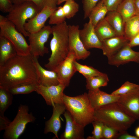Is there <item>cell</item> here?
Returning <instances> with one entry per match:
<instances>
[{
  "label": "cell",
  "mask_w": 139,
  "mask_h": 139,
  "mask_svg": "<svg viewBox=\"0 0 139 139\" xmlns=\"http://www.w3.org/2000/svg\"><path fill=\"white\" fill-rule=\"evenodd\" d=\"M25 83H38L32 56L18 55L0 66V86L8 88Z\"/></svg>",
  "instance_id": "cell-1"
},
{
  "label": "cell",
  "mask_w": 139,
  "mask_h": 139,
  "mask_svg": "<svg viewBox=\"0 0 139 139\" xmlns=\"http://www.w3.org/2000/svg\"><path fill=\"white\" fill-rule=\"evenodd\" d=\"M53 37L50 42L51 54L45 66L54 71L67 57L69 52L68 25L65 21L52 27Z\"/></svg>",
  "instance_id": "cell-2"
},
{
  "label": "cell",
  "mask_w": 139,
  "mask_h": 139,
  "mask_svg": "<svg viewBox=\"0 0 139 139\" xmlns=\"http://www.w3.org/2000/svg\"><path fill=\"white\" fill-rule=\"evenodd\" d=\"M136 120L123 111L116 102L95 110L94 121L101 122L119 132L126 131Z\"/></svg>",
  "instance_id": "cell-3"
},
{
  "label": "cell",
  "mask_w": 139,
  "mask_h": 139,
  "mask_svg": "<svg viewBox=\"0 0 139 139\" xmlns=\"http://www.w3.org/2000/svg\"><path fill=\"white\" fill-rule=\"evenodd\" d=\"M63 103L66 110L70 113L74 121L85 127L94 121L95 109L88 98L87 93L75 97L64 94Z\"/></svg>",
  "instance_id": "cell-4"
},
{
  "label": "cell",
  "mask_w": 139,
  "mask_h": 139,
  "mask_svg": "<svg viewBox=\"0 0 139 139\" xmlns=\"http://www.w3.org/2000/svg\"><path fill=\"white\" fill-rule=\"evenodd\" d=\"M40 10L33 2L26 1L13 4V7L6 16L15 25L16 29L26 37L29 33L24 28L27 20L35 16Z\"/></svg>",
  "instance_id": "cell-5"
},
{
  "label": "cell",
  "mask_w": 139,
  "mask_h": 139,
  "mask_svg": "<svg viewBox=\"0 0 139 139\" xmlns=\"http://www.w3.org/2000/svg\"><path fill=\"white\" fill-rule=\"evenodd\" d=\"M0 36L7 39L16 50L17 55L27 56L31 54L30 48L23 34L14 25L5 17L0 15Z\"/></svg>",
  "instance_id": "cell-6"
},
{
  "label": "cell",
  "mask_w": 139,
  "mask_h": 139,
  "mask_svg": "<svg viewBox=\"0 0 139 139\" xmlns=\"http://www.w3.org/2000/svg\"><path fill=\"white\" fill-rule=\"evenodd\" d=\"M35 117L29 112L28 106L21 105L19 107L16 115L5 130L3 137L6 139H17L24 132L27 125L34 122Z\"/></svg>",
  "instance_id": "cell-7"
},
{
  "label": "cell",
  "mask_w": 139,
  "mask_h": 139,
  "mask_svg": "<svg viewBox=\"0 0 139 139\" xmlns=\"http://www.w3.org/2000/svg\"><path fill=\"white\" fill-rule=\"evenodd\" d=\"M52 32V27L47 25L37 32L29 33L28 36L30 54L32 56H43L48 53V49L45 45Z\"/></svg>",
  "instance_id": "cell-8"
},
{
  "label": "cell",
  "mask_w": 139,
  "mask_h": 139,
  "mask_svg": "<svg viewBox=\"0 0 139 139\" xmlns=\"http://www.w3.org/2000/svg\"><path fill=\"white\" fill-rule=\"evenodd\" d=\"M66 87L59 83L58 85L45 86L38 84L36 92L41 95L48 105L63 104V92Z\"/></svg>",
  "instance_id": "cell-9"
},
{
  "label": "cell",
  "mask_w": 139,
  "mask_h": 139,
  "mask_svg": "<svg viewBox=\"0 0 139 139\" xmlns=\"http://www.w3.org/2000/svg\"><path fill=\"white\" fill-rule=\"evenodd\" d=\"M76 60L74 51L69 49L67 57L54 71L57 74L60 83L64 84L66 87L69 86L71 78L77 71L73 63Z\"/></svg>",
  "instance_id": "cell-10"
},
{
  "label": "cell",
  "mask_w": 139,
  "mask_h": 139,
  "mask_svg": "<svg viewBox=\"0 0 139 139\" xmlns=\"http://www.w3.org/2000/svg\"><path fill=\"white\" fill-rule=\"evenodd\" d=\"M116 103L127 115L136 120H139V89L120 96Z\"/></svg>",
  "instance_id": "cell-11"
},
{
  "label": "cell",
  "mask_w": 139,
  "mask_h": 139,
  "mask_svg": "<svg viewBox=\"0 0 139 139\" xmlns=\"http://www.w3.org/2000/svg\"><path fill=\"white\" fill-rule=\"evenodd\" d=\"M79 30L78 25H68L69 49L74 51L76 60H84L91 53L84 46L80 36Z\"/></svg>",
  "instance_id": "cell-12"
},
{
  "label": "cell",
  "mask_w": 139,
  "mask_h": 139,
  "mask_svg": "<svg viewBox=\"0 0 139 139\" xmlns=\"http://www.w3.org/2000/svg\"><path fill=\"white\" fill-rule=\"evenodd\" d=\"M128 44L107 57L109 64L116 67L130 62L139 63V52L133 50Z\"/></svg>",
  "instance_id": "cell-13"
},
{
  "label": "cell",
  "mask_w": 139,
  "mask_h": 139,
  "mask_svg": "<svg viewBox=\"0 0 139 139\" xmlns=\"http://www.w3.org/2000/svg\"><path fill=\"white\" fill-rule=\"evenodd\" d=\"M80 39L86 49L92 48L101 49L102 41L96 34L94 27L91 21L89 19L88 22L84 24L83 28L79 30Z\"/></svg>",
  "instance_id": "cell-14"
},
{
  "label": "cell",
  "mask_w": 139,
  "mask_h": 139,
  "mask_svg": "<svg viewBox=\"0 0 139 139\" xmlns=\"http://www.w3.org/2000/svg\"><path fill=\"white\" fill-rule=\"evenodd\" d=\"M57 8L48 6L45 7L35 16L27 20L24 25L25 30L29 33L40 31L45 26L47 20Z\"/></svg>",
  "instance_id": "cell-15"
},
{
  "label": "cell",
  "mask_w": 139,
  "mask_h": 139,
  "mask_svg": "<svg viewBox=\"0 0 139 139\" xmlns=\"http://www.w3.org/2000/svg\"><path fill=\"white\" fill-rule=\"evenodd\" d=\"M63 115L66 124L64 131L61 135L60 139H84V127L77 123L68 111H65Z\"/></svg>",
  "instance_id": "cell-16"
},
{
  "label": "cell",
  "mask_w": 139,
  "mask_h": 139,
  "mask_svg": "<svg viewBox=\"0 0 139 139\" xmlns=\"http://www.w3.org/2000/svg\"><path fill=\"white\" fill-rule=\"evenodd\" d=\"M88 98L95 110L111 103L116 102L120 96L108 94L99 89L88 90Z\"/></svg>",
  "instance_id": "cell-17"
},
{
  "label": "cell",
  "mask_w": 139,
  "mask_h": 139,
  "mask_svg": "<svg viewBox=\"0 0 139 139\" xmlns=\"http://www.w3.org/2000/svg\"><path fill=\"white\" fill-rule=\"evenodd\" d=\"M33 57V60L39 84L45 86L58 84L60 83L56 72L54 71L47 70L40 65L38 57Z\"/></svg>",
  "instance_id": "cell-18"
},
{
  "label": "cell",
  "mask_w": 139,
  "mask_h": 139,
  "mask_svg": "<svg viewBox=\"0 0 139 139\" xmlns=\"http://www.w3.org/2000/svg\"><path fill=\"white\" fill-rule=\"evenodd\" d=\"M52 106V115L50 118L46 122L44 132L45 134L53 133L55 137L58 139V132L61 127L60 116L66 109L63 103L55 104Z\"/></svg>",
  "instance_id": "cell-19"
},
{
  "label": "cell",
  "mask_w": 139,
  "mask_h": 139,
  "mask_svg": "<svg viewBox=\"0 0 139 139\" xmlns=\"http://www.w3.org/2000/svg\"><path fill=\"white\" fill-rule=\"evenodd\" d=\"M129 41L124 36H116L105 39L102 41L103 54L107 57L118 51Z\"/></svg>",
  "instance_id": "cell-20"
},
{
  "label": "cell",
  "mask_w": 139,
  "mask_h": 139,
  "mask_svg": "<svg viewBox=\"0 0 139 139\" xmlns=\"http://www.w3.org/2000/svg\"><path fill=\"white\" fill-rule=\"evenodd\" d=\"M17 55L11 42L5 37L0 36V66Z\"/></svg>",
  "instance_id": "cell-21"
},
{
  "label": "cell",
  "mask_w": 139,
  "mask_h": 139,
  "mask_svg": "<svg viewBox=\"0 0 139 139\" xmlns=\"http://www.w3.org/2000/svg\"><path fill=\"white\" fill-rule=\"evenodd\" d=\"M105 18L117 36H124V23L122 17L116 11H108Z\"/></svg>",
  "instance_id": "cell-22"
},
{
  "label": "cell",
  "mask_w": 139,
  "mask_h": 139,
  "mask_svg": "<svg viewBox=\"0 0 139 139\" xmlns=\"http://www.w3.org/2000/svg\"><path fill=\"white\" fill-rule=\"evenodd\" d=\"M95 32L99 39L103 40L117 36L115 31L105 17L94 27Z\"/></svg>",
  "instance_id": "cell-23"
},
{
  "label": "cell",
  "mask_w": 139,
  "mask_h": 139,
  "mask_svg": "<svg viewBox=\"0 0 139 139\" xmlns=\"http://www.w3.org/2000/svg\"><path fill=\"white\" fill-rule=\"evenodd\" d=\"M116 11L120 14L124 23L136 15L134 0H123Z\"/></svg>",
  "instance_id": "cell-24"
},
{
  "label": "cell",
  "mask_w": 139,
  "mask_h": 139,
  "mask_svg": "<svg viewBox=\"0 0 139 139\" xmlns=\"http://www.w3.org/2000/svg\"><path fill=\"white\" fill-rule=\"evenodd\" d=\"M108 11L102 0H100L91 11L88 17L94 27L105 17Z\"/></svg>",
  "instance_id": "cell-25"
},
{
  "label": "cell",
  "mask_w": 139,
  "mask_h": 139,
  "mask_svg": "<svg viewBox=\"0 0 139 139\" xmlns=\"http://www.w3.org/2000/svg\"><path fill=\"white\" fill-rule=\"evenodd\" d=\"M124 37L129 41L139 33V16L135 15L124 24Z\"/></svg>",
  "instance_id": "cell-26"
},
{
  "label": "cell",
  "mask_w": 139,
  "mask_h": 139,
  "mask_svg": "<svg viewBox=\"0 0 139 139\" xmlns=\"http://www.w3.org/2000/svg\"><path fill=\"white\" fill-rule=\"evenodd\" d=\"M86 87L88 90H95L101 87L106 86L109 81L107 75L102 73L100 75L86 79Z\"/></svg>",
  "instance_id": "cell-27"
},
{
  "label": "cell",
  "mask_w": 139,
  "mask_h": 139,
  "mask_svg": "<svg viewBox=\"0 0 139 139\" xmlns=\"http://www.w3.org/2000/svg\"><path fill=\"white\" fill-rule=\"evenodd\" d=\"M13 95L8 88L0 86V116L4 115V112L12 104Z\"/></svg>",
  "instance_id": "cell-28"
},
{
  "label": "cell",
  "mask_w": 139,
  "mask_h": 139,
  "mask_svg": "<svg viewBox=\"0 0 139 139\" xmlns=\"http://www.w3.org/2000/svg\"><path fill=\"white\" fill-rule=\"evenodd\" d=\"M73 63L77 71L82 74L86 79L98 76L102 73L92 66L81 64L76 60L74 61Z\"/></svg>",
  "instance_id": "cell-29"
},
{
  "label": "cell",
  "mask_w": 139,
  "mask_h": 139,
  "mask_svg": "<svg viewBox=\"0 0 139 139\" xmlns=\"http://www.w3.org/2000/svg\"><path fill=\"white\" fill-rule=\"evenodd\" d=\"M38 84L25 83L18 85L8 89L13 95L27 94L33 91H36Z\"/></svg>",
  "instance_id": "cell-30"
},
{
  "label": "cell",
  "mask_w": 139,
  "mask_h": 139,
  "mask_svg": "<svg viewBox=\"0 0 139 139\" xmlns=\"http://www.w3.org/2000/svg\"><path fill=\"white\" fill-rule=\"evenodd\" d=\"M139 89V85L127 81L111 94L115 95L120 96L131 93Z\"/></svg>",
  "instance_id": "cell-31"
},
{
  "label": "cell",
  "mask_w": 139,
  "mask_h": 139,
  "mask_svg": "<svg viewBox=\"0 0 139 139\" xmlns=\"http://www.w3.org/2000/svg\"><path fill=\"white\" fill-rule=\"evenodd\" d=\"M62 7L66 18L70 19L74 17L78 11L79 6L75 1L69 0L65 2Z\"/></svg>",
  "instance_id": "cell-32"
},
{
  "label": "cell",
  "mask_w": 139,
  "mask_h": 139,
  "mask_svg": "<svg viewBox=\"0 0 139 139\" xmlns=\"http://www.w3.org/2000/svg\"><path fill=\"white\" fill-rule=\"evenodd\" d=\"M66 19L62 6H60L54 10L50 16L49 23L50 24H60L65 21Z\"/></svg>",
  "instance_id": "cell-33"
},
{
  "label": "cell",
  "mask_w": 139,
  "mask_h": 139,
  "mask_svg": "<svg viewBox=\"0 0 139 139\" xmlns=\"http://www.w3.org/2000/svg\"><path fill=\"white\" fill-rule=\"evenodd\" d=\"M58 0H11L13 4L26 1H31L35 3L41 11L45 7L48 6L56 8Z\"/></svg>",
  "instance_id": "cell-34"
},
{
  "label": "cell",
  "mask_w": 139,
  "mask_h": 139,
  "mask_svg": "<svg viewBox=\"0 0 139 139\" xmlns=\"http://www.w3.org/2000/svg\"><path fill=\"white\" fill-rule=\"evenodd\" d=\"M92 123L93 127V130L92 133V136L88 137L87 139H102V132L104 124L95 121H94Z\"/></svg>",
  "instance_id": "cell-35"
},
{
  "label": "cell",
  "mask_w": 139,
  "mask_h": 139,
  "mask_svg": "<svg viewBox=\"0 0 139 139\" xmlns=\"http://www.w3.org/2000/svg\"><path fill=\"white\" fill-rule=\"evenodd\" d=\"M119 132L115 129L104 124L102 132V139H117Z\"/></svg>",
  "instance_id": "cell-36"
},
{
  "label": "cell",
  "mask_w": 139,
  "mask_h": 139,
  "mask_svg": "<svg viewBox=\"0 0 139 139\" xmlns=\"http://www.w3.org/2000/svg\"><path fill=\"white\" fill-rule=\"evenodd\" d=\"M100 0H83L82 3L84 11V18L88 17L92 9Z\"/></svg>",
  "instance_id": "cell-37"
},
{
  "label": "cell",
  "mask_w": 139,
  "mask_h": 139,
  "mask_svg": "<svg viewBox=\"0 0 139 139\" xmlns=\"http://www.w3.org/2000/svg\"><path fill=\"white\" fill-rule=\"evenodd\" d=\"M108 11H116L123 0H102Z\"/></svg>",
  "instance_id": "cell-38"
},
{
  "label": "cell",
  "mask_w": 139,
  "mask_h": 139,
  "mask_svg": "<svg viewBox=\"0 0 139 139\" xmlns=\"http://www.w3.org/2000/svg\"><path fill=\"white\" fill-rule=\"evenodd\" d=\"M13 5L11 0H0V10L3 12L8 13Z\"/></svg>",
  "instance_id": "cell-39"
},
{
  "label": "cell",
  "mask_w": 139,
  "mask_h": 139,
  "mask_svg": "<svg viewBox=\"0 0 139 139\" xmlns=\"http://www.w3.org/2000/svg\"><path fill=\"white\" fill-rule=\"evenodd\" d=\"M11 121L4 115L0 116V131L5 130L9 125Z\"/></svg>",
  "instance_id": "cell-40"
},
{
  "label": "cell",
  "mask_w": 139,
  "mask_h": 139,
  "mask_svg": "<svg viewBox=\"0 0 139 139\" xmlns=\"http://www.w3.org/2000/svg\"><path fill=\"white\" fill-rule=\"evenodd\" d=\"M117 139H139L136 136H133L128 134L127 131L119 132Z\"/></svg>",
  "instance_id": "cell-41"
},
{
  "label": "cell",
  "mask_w": 139,
  "mask_h": 139,
  "mask_svg": "<svg viewBox=\"0 0 139 139\" xmlns=\"http://www.w3.org/2000/svg\"><path fill=\"white\" fill-rule=\"evenodd\" d=\"M128 45L131 47L139 45V33L129 41Z\"/></svg>",
  "instance_id": "cell-42"
},
{
  "label": "cell",
  "mask_w": 139,
  "mask_h": 139,
  "mask_svg": "<svg viewBox=\"0 0 139 139\" xmlns=\"http://www.w3.org/2000/svg\"><path fill=\"white\" fill-rule=\"evenodd\" d=\"M136 9V15L139 16V0H134Z\"/></svg>",
  "instance_id": "cell-43"
},
{
  "label": "cell",
  "mask_w": 139,
  "mask_h": 139,
  "mask_svg": "<svg viewBox=\"0 0 139 139\" xmlns=\"http://www.w3.org/2000/svg\"><path fill=\"white\" fill-rule=\"evenodd\" d=\"M135 136L139 138V126L137 127L135 130Z\"/></svg>",
  "instance_id": "cell-44"
},
{
  "label": "cell",
  "mask_w": 139,
  "mask_h": 139,
  "mask_svg": "<svg viewBox=\"0 0 139 139\" xmlns=\"http://www.w3.org/2000/svg\"><path fill=\"white\" fill-rule=\"evenodd\" d=\"M69 0L75 1L76 0H58L57 3V5H59L64 2H66Z\"/></svg>",
  "instance_id": "cell-45"
},
{
  "label": "cell",
  "mask_w": 139,
  "mask_h": 139,
  "mask_svg": "<svg viewBox=\"0 0 139 139\" xmlns=\"http://www.w3.org/2000/svg\"></svg>",
  "instance_id": "cell-46"
}]
</instances>
